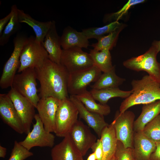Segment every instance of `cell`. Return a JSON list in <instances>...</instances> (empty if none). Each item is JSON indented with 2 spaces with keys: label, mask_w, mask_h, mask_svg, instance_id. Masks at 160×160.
Instances as JSON below:
<instances>
[{
  "label": "cell",
  "mask_w": 160,
  "mask_h": 160,
  "mask_svg": "<svg viewBox=\"0 0 160 160\" xmlns=\"http://www.w3.org/2000/svg\"><path fill=\"white\" fill-rule=\"evenodd\" d=\"M156 147V142L145 135L142 131L134 133L132 149L135 160H150Z\"/></svg>",
  "instance_id": "ac0fdd59"
},
{
  "label": "cell",
  "mask_w": 160,
  "mask_h": 160,
  "mask_svg": "<svg viewBox=\"0 0 160 160\" xmlns=\"http://www.w3.org/2000/svg\"><path fill=\"white\" fill-rule=\"evenodd\" d=\"M125 81V79L116 74L115 67L111 70L102 73L91 87L96 89L119 87Z\"/></svg>",
  "instance_id": "d4e9b609"
},
{
  "label": "cell",
  "mask_w": 160,
  "mask_h": 160,
  "mask_svg": "<svg viewBox=\"0 0 160 160\" xmlns=\"http://www.w3.org/2000/svg\"><path fill=\"white\" fill-rule=\"evenodd\" d=\"M33 155L32 152L21 145L19 142L15 140L8 160H24Z\"/></svg>",
  "instance_id": "d6a6232c"
},
{
  "label": "cell",
  "mask_w": 160,
  "mask_h": 160,
  "mask_svg": "<svg viewBox=\"0 0 160 160\" xmlns=\"http://www.w3.org/2000/svg\"><path fill=\"white\" fill-rule=\"evenodd\" d=\"M61 47L63 49L77 47L87 48L88 39L82 32H78L70 26L63 30L60 37Z\"/></svg>",
  "instance_id": "ffe728a7"
},
{
  "label": "cell",
  "mask_w": 160,
  "mask_h": 160,
  "mask_svg": "<svg viewBox=\"0 0 160 160\" xmlns=\"http://www.w3.org/2000/svg\"><path fill=\"white\" fill-rule=\"evenodd\" d=\"M76 96L86 109L90 112L103 116L108 115L111 112L110 107L108 105L97 103L90 92L87 90Z\"/></svg>",
  "instance_id": "484cf974"
},
{
  "label": "cell",
  "mask_w": 160,
  "mask_h": 160,
  "mask_svg": "<svg viewBox=\"0 0 160 160\" xmlns=\"http://www.w3.org/2000/svg\"><path fill=\"white\" fill-rule=\"evenodd\" d=\"M132 93L121 103L119 112L123 113L129 108L160 100V83L149 75L131 82Z\"/></svg>",
  "instance_id": "7a4b0ae2"
},
{
  "label": "cell",
  "mask_w": 160,
  "mask_h": 160,
  "mask_svg": "<svg viewBox=\"0 0 160 160\" xmlns=\"http://www.w3.org/2000/svg\"><path fill=\"white\" fill-rule=\"evenodd\" d=\"M156 143V149L151 154L150 160H160V141Z\"/></svg>",
  "instance_id": "8d00e7d4"
},
{
  "label": "cell",
  "mask_w": 160,
  "mask_h": 160,
  "mask_svg": "<svg viewBox=\"0 0 160 160\" xmlns=\"http://www.w3.org/2000/svg\"><path fill=\"white\" fill-rule=\"evenodd\" d=\"M28 38L19 34L14 39V48L10 57L4 64L0 79V87L2 89L11 87L16 71L20 65L21 51Z\"/></svg>",
  "instance_id": "52a82bcc"
},
{
  "label": "cell",
  "mask_w": 160,
  "mask_h": 160,
  "mask_svg": "<svg viewBox=\"0 0 160 160\" xmlns=\"http://www.w3.org/2000/svg\"><path fill=\"white\" fill-rule=\"evenodd\" d=\"M18 15L20 23H26L31 27L35 33L36 39L42 43L51 25L52 21H39L19 9L18 10Z\"/></svg>",
  "instance_id": "603a6c76"
},
{
  "label": "cell",
  "mask_w": 160,
  "mask_h": 160,
  "mask_svg": "<svg viewBox=\"0 0 160 160\" xmlns=\"http://www.w3.org/2000/svg\"><path fill=\"white\" fill-rule=\"evenodd\" d=\"M89 54L94 65L103 73L108 72L115 67L112 64L109 50L97 51L93 49L90 50Z\"/></svg>",
  "instance_id": "83f0119b"
},
{
  "label": "cell",
  "mask_w": 160,
  "mask_h": 160,
  "mask_svg": "<svg viewBox=\"0 0 160 160\" xmlns=\"http://www.w3.org/2000/svg\"><path fill=\"white\" fill-rule=\"evenodd\" d=\"M145 0H129L119 10L116 12L108 14L105 16L104 19L105 22L118 21V20L128 10L135 5L145 2Z\"/></svg>",
  "instance_id": "1f68e13d"
},
{
  "label": "cell",
  "mask_w": 160,
  "mask_h": 160,
  "mask_svg": "<svg viewBox=\"0 0 160 160\" xmlns=\"http://www.w3.org/2000/svg\"><path fill=\"white\" fill-rule=\"evenodd\" d=\"M7 94L21 120L24 133L27 134L31 131V126L36 114L35 110L36 108L28 100L12 87Z\"/></svg>",
  "instance_id": "7c38bea8"
},
{
  "label": "cell",
  "mask_w": 160,
  "mask_h": 160,
  "mask_svg": "<svg viewBox=\"0 0 160 160\" xmlns=\"http://www.w3.org/2000/svg\"><path fill=\"white\" fill-rule=\"evenodd\" d=\"M125 26L124 24L115 31L103 36L97 40V43L92 44L91 46L97 51L111 50L116 46L119 34Z\"/></svg>",
  "instance_id": "f546056e"
},
{
  "label": "cell",
  "mask_w": 160,
  "mask_h": 160,
  "mask_svg": "<svg viewBox=\"0 0 160 160\" xmlns=\"http://www.w3.org/2000/svg\"><path fill=\"white\" fill-rule=\"evenodd\" d=\"M111 160H117L115 156H114Z\"/></svg>",
  "instance_id": "60d3db41"
},
{
  "label": "cell",
  "mask_w": 160,
  "mask_h": 160,
  "mask_svg": "<svg viewBox=\"0 0 160 160\" xmlns=\"http://www.w3.org/2000/svg\"><path fill=\"white\" fill-rule=\"evenodd\" d=\"M95 155L97 160H101L103 156L102 141L100 138L97 140L91 148Z\"/></svg>",
  "instance_id": "e575fe53"
},
{
  "label": "cell",
  "mask_w": 160,
  "mask_h": 160,
  "mask_svg": "<svg viewBox=\"0 0 160 160\" xmlns=\"http://www.w3.org/2000/svg\"><path fill=\"white\" fill-rule=\"evenodd\" d=\"M36 121L32 130L23 141L19 143L28 150L35 147L52 148L55 143V136L45 129L38 114L34 116Z\"/></svg>",
  "instance_id": "8fae6325"
},
{
  "label": "cell",
  "mask_w": 160,
  "mask_h": 160,
  "mask_svg": "<svg viewBox=\"0 0 160 160\" xmlns=\"http://www.w3.org/2000/svg\"><path fill=\"white\" fill-rule=\"evenodd\" d=\"M69 134L73 144L83 156L97 140L88 127L78 120L72 127Z\"/></svg>",
  "instance_id": "4fadbf2b"
},
{
  "label": "cell",
  "mask_w": 160,
  "mask_h": 160,
  "mask_svg": "<svg viewBox=\"0 0 160 160\" xmlns=\"http://www.w3.org/2000/svg\"><path fill=\"white\" fill-rule=\"evenodd\" d=\"M124 24L116 21L101 27H93L82 30V31L88 39H95L97 40L105 34L113 31L122 26Z\"/></svg>",
  "instance_id": "f1b7e54d"
},
{
  "label": "cell",
  "mask_w": 160,
  "mask_h": 160,
  "mask_svg": "<svg viewBox=\"0 0 160 160\" xmlns=\"http://www.w3.org/2000/svg\"><path fill=\"white\" fill-rule=\"evenodd\" d=\"M160 114V100L143 105L141 114L134 122V132L142 131L146 124Z\"/></svg>",
  "instance_id": "7402d4cb"
},
{
  "label": "cell",
  "mask_w": 160,
  "mask_h": 160,
  "mask_svg": "<svg viewBox=\"0 0 160 160\" xmlns=\"http://www.w3.org/2000/svg\"><path fill=\"white\" fill-rule=\"evenodd\" d=\"M7 148L1 145H0V157L4 158L6 154Z\"/></svg>",
  "instance_id": "74e56055"
},
{
  "label": "cell",
  "mask_w": 160,
  "mask_h": 160,
  "mask_svg": "<svg viewBox=\"0 0 160 160\" xmlns=\"http://www.w3.org/2000/svg\"><path fill=\"white\" fill-rule=\"evenodd\" d=\"M100 138L102 141L103 150L101 160H111L115 155L117 142L112 123L103 129Z\"/></svg>",
  "instance_id": "44dd1931"
},
{
  "label": "cell",
  "mask_w": 160,
  "mask_h": 160,
  "mask_svg": "<svg viewBox=\"0 0 160 160\" xmlns=\"http://www.w3.org/2000/svg\"><path fill=\"white\" fill-rule=\"evenodd\" d=\"M52 160H83V156L73 142L69 134L51 150Z\"/></svg>",
  "instance_id": "e0dca14e"
},
{
  "label": "cell",
  "mask_w": 160,
  "mask_h": 160,
  "mask_svg": "<svg viewBox=\"0 0 160 160\" xmlns=\"http://www.w3.org/2000/svg\"><path fill=\"white\" fill-rule=\"evenodd\" d=\"M16 5H12L10 12L11 17L1 36H0V45L3 46L7 44L10 37L17 32L20 28V23L18 15V10Z\"/></svg>",
  "instance_id": "4316f807"
},
{
  "label": "cell",
  "mask_w": 160,
  "mask_h": 160,
  "mask_svg": "<svg viewBox=\"0 0 160 160\" xmlns=\"http://www.w3.org/2000/svg\"><path fill=\"white\" fill-rule=\"evenodd\" d=\"M35 69L40 84V98L52 97L61 100L69 97V73L65 67L48 59L41 67Z\"/></svg>",
  "instance_id": "6da1fadb"
},
{
  "label": "cell",
  "mask_w": 160,
  "mask_h": 160,
  "mask_svg": "<svg viewBox=\"0 0 160 160\" xmlns=\"http://www.w3.org/2000/svg\"><path fill=\"white\" fill-rule=\"evenodd\" d=\"M158 52L156 47L152 45L145 53L125 61L123 65L133 71H145L160 83V63L156 58Z\"/></svg>",
  "instance_id": "5b68a950"
},
{
  "label": "cell",
  "mask_w": 160,
  "mask_h": 160,
  "mask_svg": "<svg viewBox=\"0 0 160 160\" xmlns=\"http://www.w3.org/2000/svg\"><path fill=\"white\" fill-rule=\"evenodd\" d=\"M142 131L155 142L160 141V114L146 124Z\"/></svg>",
  "instance_id": "4dcf8cb0"
},
{
  "label": "cell",
  "mask_w": 160,
  "mask_h": 160,
  "mask_svg": "<svg viewBox=\"0 0 160 160\" xmlns=\"http://www.w3.org/2000/svg\"><path fill=\"white\" fill-rule=\"evenodd\" d=\"M36 79L35 68H28L16 74L11 87L28 100L36 108L40 99L38 94Z\"/></svg>",
  "instance_id": "8992f818"
},
{
  "label": "cell",
  "mask_w": 160,
  "mask_h": 160,
  "mask_svg": "<svg viewBox=\"0 0 160 160\" xmlns=\"http://www.w3.org/2000/svg\"><path fill=\"white\" fill-rule=\"evenodd\" d=\"M69 99L77 108L79 116L93 129L99 138L103 129L109 124L104 116L87 110L76 95H70Z\"/></svg>",
  "instance_id": "2e32d148"
},
{
  "label": "cell",
  "mask_w": 160,
  "mask_h": 160,
  "mask_svg": "<svg viewBox=\"0 0 160 160\" xmlns=\"http://www.w3.org/2000/svg\"><path fill=\"white\" fill-rule=\"evenodd\" d=\"M11 12L6 16L0 20V36H1L5 26L9 21L12 16Z\"/></svg>",
  "instance_id": "d590c367"
},
{
  "label": "cell",
  "mask_w": 160,
  "mask_h": 160,
  "mask_svg": "<svg viewBox=\"0 0 160 160\" xmlns=\"http://www.w3.org/2000/svg\"><path fill=\"white\" fill-rule=\"evenodd\" d=\"M135 117L132 111H126L121 113L117 111L112 122L117 140L121 142L125 148H133Z\"/></svg>",
  "instance_id": "ba28073f"
},
{
  "label": "cell",
  "mask_w": 160,
  "mask_h": 160,
  "mask_svg": "<svg viewBox=\"0 0 160 160\" xmlns=\"http://www.w3.org/2000/svg\"><path fill=\"white\" fill-rule=\"evenodd\" d=\"M60 101L52 97L41 98L36 107L45 129L51 133L55 132V117Z\"/></svg>",
  "instance_id": "5bb4252c"
},
{
  "label": "cell",
  "mask_w": 160,
  "mask_h": 160,
  "mask_svg": "<svg viewBox=\"0 0 160 160\" xmlns=\"http://www.w3.org/2000/svg\"><path fill=\"white\" fill-rule=\"evenodd\" d=\"M0 116L2 121L17 133H24L21 120L7 94H0Z\"/></svg>",
  "instance_id": "9a60e30c"
},
{
  "label": "cell",
  "mask_w": 160,
  "mask_h": 160,
  "mask_svg": "<svg viewBox=\"0 0 160 160\" xmlns=\"http://www.w3.org/2000/svg\"><path fill=\"white\" fill-rule=\"evenodd\" d=\"M82 49L75 47L62 49L60 63L69 73L85 69L94 65L89 53L84 52Z\"/></svg>",
  "instance_id": "30bf717a"
},
{
  "label": "cell",
  "mask_w": 160,
  "mask_h": 160,
  "mask_svg": "<svg viewBox=\"0 0 160 160\" xmlns=\"http://www.w3.org/2000/svg\"><path fill=\"white\" fill-rule=\"evenodd\" d=\"M152 45L156 47L158 52L160 51V40L154 41Z\"/></svg>",
  "instance_id": "f35d334b"
},
{
  "label": "cell",
  "mask_w": 160,
  "mask_h": 160,
  "mask_svg": "<svg viewBox=\"0 0 160 160\" xmlns=\"http://www.w3.org/2000/svg\"><path fill=\"white\" fill-rule=\"evenodd\" d=\"M78 110L69 98L60 100L55 117V133L64 137L69 134L78 121Z\"/></svg>",
  "instance_id": "277c9868"
},
{
  "label": "cell",
  "mask_w": 160,
  "mask_h": 160,
  "mask_svg": "<svg viewBox=\"0 0 160 160\" xmlns=\"http://www.w3.org/2000/svg\"><path fill=\"white\" fill-rule=\"evenodd\" d=\"M48 59V53L42 43L35 37L31 36L28 38L21 51L17 72L20 73L29 68H39Z\"/></svg>",
  "instance_id": "3957f363"
},
{
  "label": "cell",
  "mask_w": 160,
  "mask_h": 160,
  "mask_svg": "<svg viewBox=\"0 0 160 160\" xmlns=\"http://www.w3.org/2000/svg\"><path fill=\"white\" fill-rule=\"evenodd\" d=\"M94 99L100 103L106 104L111 99L116 97L126 98L132 94L131 90L124 91L119 87L100 89H92L90 91Z\"/></svg>",
  "instance_id": "cb8c5ba5"
},
{
  "label": "cell",
  "mask_w": 160,
  "mask_h": 160,
  "mask_svg": "<svg viewBox=\"0 0 160 160\" xmlns=\"http://www.w3.org/2000/svg\"><path fill=\"white\" fill-rule=\"evenodd\" d=\"M87 160H97L95 155L94 152H92L88 156Z\"/></svg>",
  "instance_id": "ab89813d"
},
{
  "label": "cell",
  "mask_w": 160,
  "mask_h": 160,
  "mask_svg": "<svg viewBox=\"0 0 160 160\" xmlns=\"http://www.w3.org/2000/svg\"><path fill=\"white\" fill-rule=\"evenodd\" d=\"M115 156L117 160H135L132 148H125L121 142L118 140Z\"/></svg>",
  "instance_id": "836d02e7"
},
{
  "label": "cell",
  "mask_w": 160,
  "mask_h": 160,
  "mask_svg": "<svg viewBox=\"0 0 160 160\" xmlns=\"http://www.w3.org/2000/svg\"><path fill=\"white\" fill-rule=\"evenodd\" d=\"M42 44L48 53L49 59L56 63L60 64L62 49H61L60 37L57 33L55 21L52 20L51 25Z\"/></svg>",
  "instance_id": "d6986e66"
},
{
  "label": "cell",
  "mask_w": 160,
  "mask_h": 160,
  "mask_svg": "<svg viewBox=\"0 0 160 160\" xmlns=\"http://www.w3.org/2000/svg\"><path fill=\"white\" fill-rule=\"evenodd\" d=\"M96 65L89 68L69 73L68 91L70 95H77L86 90L91 83L95 82L102 74Z\"/></svg>",
  "instance_id": "9c48e42d"
}]
</instances>
